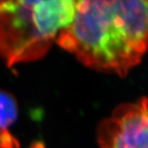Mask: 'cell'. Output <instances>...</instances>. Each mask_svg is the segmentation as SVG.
Returning <instances> with one entry per match:
<instances>
[{"instance_id": "obj_1", "label": "cell", "mask_w": 148, "mask_h": 148, "mask_svg": "<svg viewBox=\"0 0 148 148\" xmlns=\"http://www.w3.org/2000/svg\"><path fill=\"white\" fill-rule=\"evenodd\" d=\"M56 43L84 66L126 75L148 51V0H74Z\"/></svg>"}, {"instance_id": "obj_2", "label": "cell", "mask_w": 148, "mask_h": 148, "mask_svg": "<svg viewBox=\"0 0 148 148\" xmlns=\"http://www.w3.org/2000/svg\"><path fill=\"white\" fill-rule=\"evenodd\" d=\"M74 10V0H0V58L8 67L41 59Z\"/></svg>"}, {"instance_id": "obj_3", "label": "cell", "mask_w": 148, "mask_h": 148, "mask_svg": "<svg viewBox=\"0 0 148 148\" xmlns=\"http://www.w3.org/2000/svg\"><path fill=\"white\" fill-rule=\"evenodd\" d=\"M99 148H148V99L118 106L97 128Z\"/></svg>"}, {"instance_id": "obj_4", "label": "cell", "mask_w": 148, "mask_h": 148, "mask_svg": "<svg viewBox=\"0 0 148 148\" xmlns=\"http://www.w3.org/2000/svg\"><path fill=\"white\" fill-rule=\"evenodd\" d=\"M17 103L8 92L0 90V129L12 125L17 118Z\"/></svg>"}]
</instances>
